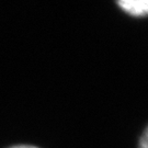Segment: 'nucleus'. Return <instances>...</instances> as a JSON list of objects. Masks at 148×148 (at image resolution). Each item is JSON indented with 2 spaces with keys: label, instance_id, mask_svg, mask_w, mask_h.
<instances>
[{
  "label": "nucleus",
  "instance_id": "f257e3e1",
  "mask_svg": "<svg viewBox=\"0 0 148 148\" xmlns=\"http://www.w3.org/2000/svg\"><path fill=\"white\" fill-rule=\"evenodd\" d=\"M124 12L132 16H148V0H116Z\"/></svg>",
  "mask_w": 148,
  "mask_h": 148
},
{
  "label": "nucleus",
  "instance_id": "f03ea898",
  "mask_svg": "<svg viewBox=\"0 0 148 148\" xmlns=\"http://www.w3.org/2000/svg\"><path fill=\"white\" fill-rule=\"evenodd\" d=\"M138 148H148V125L144 130L138 140Z\"/></svg>",
  "mask_w": 148,
  "mask_h": 148
},
{
  "label": "nucleus",
  "instance_id": "7ed1b4c3",
  "mask_svg": "<svg viewBox=\"0 0 148 148\" xmlns=\"http://www.w3.org/2000/svg\"><path fill=\"white\" fill-rule=\"evenodd\" d=\"M9 148H40L36 146H33V145H27V144H20V145H13Z\"/></svg>",
  "mask_w": 148,
  "mask_h": 148
}]
</instances>
